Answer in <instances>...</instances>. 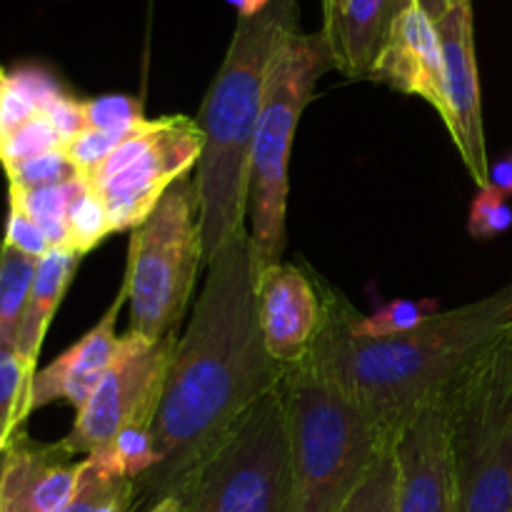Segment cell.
I'll list each match as a JSON object with an SVG mask.
<instances>
[{
    "label": "cell",
    "mask_w": 512,
    "mask_h": 512,
    "mask_svg": "<svg viewBox=\"0 0 512 512\" xmlns=\"http://www.w3.org/2000/svg\"><path fill=\"white\" fill-rule=\"evenodd\" d=\"M440 45L445 60V95H448V125L453 143L473 175L478 188L490 183V160L485 145L483 98H480L478 58H475L473 0H458L438 20Z\"/></svg>",
    "instance_id": "cell-11"
},
{
    "label": "cell",
    "mask_w": 512,
    "mask_h": 512,
    "mask_svg": "<svg viewBox=\"0 0 512 512\" xmlns=\"http://www.w3.org/2000/svg\"><path fill=\"white\" fill-rule=\"evenodd\" d=\"M83 460L63 443H33L20 430L5 448L0 475V512H65L80 483Z\"/></svg>",
    "instance_id": "cell-14"
},
{
    "label": "cell",
    "mask_w": 512,
    "mask_h": 512,
    "mask_svg": "<svg viewBox=\"0 0 512 512\" xmlns=\"http://www.w3.org/2000/svg\"><path fill=\"white\" fill-rule=\"evenodd\" d=\"M395 500H398V460H395V448L390 445L380 453L340 512H395Z\"/></svg>",
    "instance_id": "cell-23"
},
{
    "label": "cell",
    "mask_w": 512,
    "mask_h": 512,
    "mask_svg": "<svg viewBox=\"0 0 512 512\" xmlns=\"http://www.w3.org/2000/svg\"><path fill=\"white\" fill-rule=\"evenodd\" d=\"M80 258L83 255H78L70 248H50V253L38 260L28 305H25L23 320H20L18 343H15L18 355L33 370L35 363H38L40 348H43L45 333L50 328V320H53L65 290H68L70 280H73Z\"/></svg>",
    "instance_id": "cell-18"
},
{
    "label": "cell",
    "mask_w": 512,
    "mask_h": 512,
    "mask_svg": "<svg viewBox=\"0 0 512 512\" xmlns=\"http://www.w3.org/2000/svg\"><path fill=\"white\" fill-rule=\"evenodd\" d=\"M348 315L325 308V325L303 363L365 410L388 445L398 430L448 393L512 330V280L498 293L435 313L420 328L383 340L353 338Z\"/></svg>",
    "instance_id": "cell-2"
},
{
    "label": "cell",
    "mask_w": 512,
    "mask_h": 512,
    "mask_svg": "<svg viewBox=\"0 0 512 512\" xmlns=\"http://www.w3.org/2000/svg\"><path fill=\"white\" fill-rule=\"evenodd\" d=\"M68 233L70 250H75L78 255L90 253L95 245H100L110 233H113L108 210H105L103 198L95 193L93 185H88V188L70 203Z\"/></svg>",
    "instance_id": "cell-24"
},
{
    "label": "cell",
    "mask_w": 512,
    "mask_h": 512,
    "mask_svg": "<svg viewBox=\"0 0 512 512\" xmlns=\"http://www.w3.org/2000/svg\"><path fill=\"white\" fill-rule=\"evenodd\" d=\"M373 80L405 95L428 100L443 120L448 115L445 60L438 25L415 0L395 20L393 33L375 65Z\"/></svg>",
    "instance_id": "cell-15"
},
{
    "label": "cell",
    "mask_w": 512,
    "mask_h": 512,
    "mask_svg": "<svg viewBox=\"0 0 512 512\" xmlns=\"http://www.w3.org/2000/svg\"><path fill=\"white\" fill-rule=\"evenodd\" d=\"M443 398L455 512H512V330Z\"/></svg>",
    "instance_id": "cell-6"
},
{
    "label": "cell",
    "mask_w": 512,
    "mask_h": 512,
    "mask_svg": "<svg viewBox=\"0 0 512 512\" xmlns=\"http://www.w3.org/2000/svg\"><path fill=\"white\" fill-rule=\"evenodd\" d=\"M88 185V175H80V178L63 185H48V188H15V185H10V208L28 215L43 230L50 248H70L68 208Z\"/></svg>",
    "instance_id": "cell-19"
},
{
    "label": "cell",
    "mask_w": 512,
    "mask_h": 512,
    "mask_svg": "<svg viewBox=\"0 0 512 512\" xmlns=\"http://www.w3.org/2000/svg\"><path fill=\"white\" fill-rule=\"evenodd\" d=\"M512 228V208L505 200V195L500 190H495L493 185H485L478 190L473 205H470V218H468V230L473 238L478 240H490L495 235L505 233Z\"/></svg>",
    "instance_id": "cell-29"
},
{
    "label": "cell",
    "mask_w": 512,
    "mask_h": 512,
    "mask_svg": "<svg viewBox=\"0 0 512 512\" xmlns=\"http://www.w3.org/2000/svg\"><path fill=\"white\" fill-rule=\"evenodd\" d=\"M178 500L190 512H290L293 468L280 388L240 418Z\"/></svg>",
    "instance_id": "cell-8"
},
{
    "label": "cell",
    "mask_w": 512,
    "mask_h": 512,
    "mask_svg": "<svg viewBox=\"0 0 512 512\" xmlns=\"http://www.w3.org/2000/svg\"><path fill=\"white\" fill-rule=\"evenodd\" d=\"M488 185H493L495 190H500L505 198L512 195V155L500 160L498 165H490V183Z\"/></svg>",
    "instance_id": "cell-36"
},
{
    "label": "cell",
    "mask_w": 512,
    "mask_h": 512,
    "mask_svg": "<svg viewBox=\"0 0 512 512\" xmlns=\"http://www.w3.org/2000/svg\"><path fill=\"white\" fill-rule=\"evenodd\" d=\"M83 113L90 130H135L148 120L140 98L125 93L83 100Z\"/></svg>",
    "instance_id": "cell-27"
},
{
    "label": "cell",
    "mask_w": 512,
    "mask_h": 512,
    "mask_svg": "<svg viewBox=\"0 0 512 512\" xmlns=\"http://www.w3.org/2000/svg\"><path fill=\"white\" fill-rule=\"evenodd\" d=\"M145 512H190V510L185 508L178 498H163L160 503H155L153 508L145 510Z\"/></svg>",
    "instance_id": "cell-38"
},
{
    "label": "cell",
    "mask_w": 512,
    "mask_h": 512,
    "mask_svg": "<svg viewBox=\"0 0 512 512\" xmlns=\"http://www.w3.org/2000/svg\"><path fill=\"white\" fill-rule=\"evenodd\" d=\"M398 500L395 512H455L448 408L440 395L395 435Z\"/></svg>",
    "instance_id": "cell-12"
},
{
    "label": "cell",
    "mask_w": 512,
    "mask_h": 512,
    "mask_svg": "<svg viewBox=\"0 0 512 512\" xmlns=\"http://www.w3.org/2000/svg\"><path fill=\"white\" fill-rule=\"evenodd\" d=\"M3 243L13 245L20 253L30 255V258L40 260L50 253V243L45 238L43 230L33 223L25 213L10 208L8 210V223H5V240Z\"/></svg>",
    "instance_id": "cell-32"
},
{
    "label": "cell",
    "mask_w": 512,
    "mask_h": 512,
    "mask_svg": "<svg viewBox=\"0 0 512 512\" xmlns=\"http://www.w3.org/2000/svg\"><path fill=\"white\" fill-rule=\"evenodd\" d=\"M293 503L290 512H340L390 448L358 403L310 363L285 368Z\"/></svg>",
    "instance_id": "cell-4"
},
{
    "label": "cell",
    "mask_w": 512,
    "mask_h": 512,
    "mask_svg": "<svg viewBox=\"0 0 512 512\" xmlns=\"http://www.w3.org/2000/svg\"><path fill=\"white\" fill-rule=\"evenodd\" d=\"M178 335L150 343L140 335H123L118 355L78 410L73 430L60 440L70 455L88 458L105 448L125 425H153L163 398L165 375L173 360Z\"/></svg>",
    "instance_id": "cell-10"
},
{
    "label": "cell",
    "mask_w": 512,
    "mask_h": 512,
    "mask_svg": "<svg viewBox=\"0 0 512 512\" xmlns=\"http://www.w3.org/2000/svg\"><path fill=\"white\" fill-rule=\"evenodd\" d=\"M203 130L188 115L145 120L93 175L95 193L103 198L110 228H138L155 210L165 190L198 165Z\"/></svg>",
    "instance_id": "cell-9"
},
{
    "label": "cell",
    "mask_w": 512,
    "mask_h": 512,
    "mask_svg": "<svg viewBox=\"0 0 512 512\" xmlns=\"http://www.w3.org/2000/svg\"><path fill=\"white\" fill-rule=\"evenodd\" d=\"M63 148V140L55 133L53 123L48 120V115L38 113L28 120V123L20 125L18 130L8 135V138L0 140V163H20V160L35 158V155L50 153V150Z\"/></svg>",
    "instance_id": "cell-26"
},
{
    "label": "cell",
    "mask_w": 512,
    "mask_h": 512,
    "mask_svg": "<svg viewBox=\"0 0 512 512\" xmlns=\"http://www.w3.org/2000/svg\"><path fill=\"white\" fill-rule=\"evenodd\" d=\"M138 130V128H135ZM135 130H83L78 138L63 145L65 155L70 163L80 170L83 175H93Z\"/></svg>",
    "instance_id": "cell-28"
},
{
    "label": "cell",
    "mask_w": 512,
    "mask_h": 512,
    "mask_svg": "<svg viewBox=\"0 0 512 512\" xmlns=\"http://www.w3.org/2000/svg\"><path fill=\"white\" fill-rule=\"evenodd\" d=\"M128 303V295L120 288L118 298L110 303L95 328H90L73 348L65 350L45 370H38L30 385V413L53 400H68L75 410L85 405L95 385L100 383L118 355L120 338L115 333V320L120 308Z\"/></svg>",
    "instance_id": "cell-16"
},
{
    "label": "cell",
    "mask_w": 512,
    "mask_h": 512,
    "mask_svg": "<svg viewBox=\"0 0 512 512\" xmlns=\"http://www.w3.org/2000/svg\"><path fill=\"white\" fill-rule=\"evenodd\" d=\"M8 80H10V73H5V70L0 68V100H3L5 88H8Z\"/></svg>",
    "instance_id": "cell-39"
},
{
    "label": "cell",
    "mask_w": 512,
    "mask_h": 512,
    "mask_svg": "<svg viewBox=\"0 0 512 512\" xmlns=\"http://www.w3.org/2000/svg\"><path fill=\"white\" fill-rule=\"evenodd\" d=\"M38 260L0 243V348L15 350Z\"/></svg>",
    "instance_id": "cell-20"
},
{
    "label": "cell",
    "mask_w": 512,
    "mask_h": 512,
    "mask_svg": "<svg viewBox=\"0 0 512 512\" xmlns=\"http://www.w3.org/2000/svg\"><path fill=\"white\" fill-rule=\"evenodd\" d=\"M48 115V120L53 123L55 133L60 135V140L70 143L73 138H78L83 130H88V123H85V113H83V100H75L73 95L65 93L63 98L55 100L48 110H43Z\"/></svg>",
    "instance_id": "cell-33"
},
{
    "label": "cell",
    "mask_w": 512,
    "mask_h": 512,
    "mask_svg": "<svg viewBox=\"0 0 512 512\" xmlns=\"http://www.w3.org/2000/svg\"><path fill=\"white\" fill-rule=\"evenodd\" d=\"M258 320L270 358L283 368L300 365L325 325V308L300 268L275 263L255 278Z\"/></svg>",
    "instance_id": "cell-13"
},
{
    "label": "cell",
    "mask_w": 512,
    "mask_h": 512,
    "mask_svg": "<svg viewBox=\"0 0 512 512\" xmlns=\"http://www.w3.org/2000/svg\"><path fill=\"white\" fill-rule=\"evenodd\" d=\"M10 83H13L15 88L23 90V93L33 100L35 108H38L40 113L48 110L55 100L65 95V90L60 88L58 80H55L48 70L35 68V65H23V68L13 70V73H10Z\"/></svg>",
    "instance_id": "cell-31"
},
{
    "label": "cell",
    "mask_w": 512,
    "mask_h": 512,
    "mask_svg": "<svg viewBox=\"0 0 512 512\" xmlns=\"http://www.w3.org/2000/svg\"><path fill=\"white\" fill-rule=\"evenodd\" d=\"M413 0H323L333 65L355 80H373L375 65L400 18Z\"/></svg>",
    "instance_id": "cell-17"
},
{
    "label": "cell",
    "mask_w": 512,
    "mask_h": 512,
    "mask_svg": "<svg viewBox=\"0 0 512 512\" xmlns=\"http://www.w3.org/2000/svg\"><path fill=\"white\" fill-rule=\"evenodd\" d=\"M135 503V483L133 480H123L103 503L98 505L95 512H133Z\"/></svg>",
    "instance_id": "cell-35"
},
{
    "label": "cell",
    "mask_w": 512,
    "mask_h": 512,
    "mask_svg": "<svg viewBox=\"0 0 512 512\" xmlns=\"http://www.w3.org/2000/svg\"><path fill=\"white\" fill-rule=\"evenodd\" d=\"M35 373L38 370L30 368L18 350L0 348V453L30 415V385Z\"/></svg>",
    "instance_id": "cell-21"
},
{
    "label": "cell",
    "mask_w": 512,
    "mask_h": 512,
    "mask_svg": "<svg viewBox=\"0 0 512 512\" xmlns=\"http://www.w3.org/2000/svg\"><path fill=\"white\" fill-rule=\"evenodd\" d=\"M333 65L325 33L288 30L273 55L250 153V248L255 273L280 263L288 218V165L300 115Z\"/></svg>",
    "instance_id": "cell-5"
},
{
    "label": "cell",
    "mask_w": 512,
    "mask_h": 512,
    "mask_svg": "<svg viewBox=\"0 0 512 512\" xmlns=\"http://www.w3.org/2000/svg\"><path fill=\"white\" fill-rule=\"evenodd\" d=\"M298 28V0H273L238 18L230 48L198 113L203 153L195 165L205 265L245 230L250 205V153L263 110L273 55L288 30Z\"/></svg>",
    "instance_id": "cell-3"
},
{
    "label": "cell",
    "mask_w": 512,
    "mask_h": 512,
    "mask_svg": "<svg viewBox=\"0 0 512 512\" xmlns=\"http://www.w3.org/2000/svg\"><path fill=\"white\" fill-rule=\"evenodd\" d=\"M438 310V300L423 298V300H393V303L383 305L380 310H375L373 315H365V318H355L348 315L345 320V328L353 338L363 340H383V338H395V335L410 333V330L420 328L425 320L433 318Z\"/></svg>",
    "instance_id": "cell-22"
},
{
    "label": "cell",
    "mask_w": 512,
    "mask_h": 512,
    "mask_svg": "<svg viewBox=\"0 0 512 512\" xmlns=\"http://www.w3.org/2000/svg\"><path fill=\"white\" fill-rule=\"evenodd\" d=\"M255 278L250 233L240 230L208 263L175 345L153 420L158 463L135 480L133 512L178 498L240 418L283 383L285 368L270 358L260 330Z\"/></svg>",
    "instance_id": "cell-1"
},
{
    "label": "cell",
    "mask_w": 512,
    "mask_h": 512,
    "mask_svg": "<svg viewBox=\"0 0 512 512\" xmlns=\"http://www.w3.org/2000/svg\"><path fill=\"white\" fill-rule=\"evenodd\" d=\"M123 480L128 478H118V475L108 473L105 468H100L93 458H83V470H80V483L78 490H75L73 503L68 505L65 512H95L98 505L118 488Z\"/></svg>",
    "instance_id": "cell-30"
},
{
    "label": "cell",
    "mask_w": 512,
    "mask_h": 512,
    "mask_svg": "<svg viewBox=\"0 0 512 512\" xmlns=\"http://www.w3.org/2000/svg\"><path fill=\"white\" fill-rule=\"evenodd\" d=\"M3 463H5V450L0 453V475H3Z\"/></svg>",
    "instance_id": "cell-40"
},
{
    "label": "cell",
    "mask_w": 512,
    "mask_h": 512,
    "mask_svg": "<svg viewBox=\"0 0 512 512\" xmlns=\"http://www.w3.org/2000/svg\"><path fill=\"white\" fill-rule=\"evenodd\" d=\"M38 113L40 110L35 108L33 100L8 80V88H5L3 100H0V140L8 138L13 130H18L20 125L28 123Z\"/></svg>",
    "instance_id": "cell-34"
},
{
    "label": "cell",
    "mask_w": 512,
    "mask_h": 512,
    "mask_svg": "<svg viewBox=\"0 0 512 512\" xmlns=\"http://www.w3.org/2000/svg\"><path fill=\"white\" fill-rule=\"evenodd\" d=\"M203 258L195 178L170 185L153 213L133 228L123 290L130 330L150 343L178 335Z\"/></svg>",
    "instance_id": "cell-7"
},
{
    "label": "cell",
    "mask_w": 512,
    "mask_h": 512,
    "mask_svg": "<svg viewBox=\"0 0 512 512\" xmlns=\"http://www.w3.org/2000/svg\"><path fill=\"white\" fill-rule=\"evenodd\" d=\"M415 3L425 10V15H428L430 20H435V23H438V20L443 18V15L448 13V10L453 8L458 0H415Z\"/></svg>",
    "instance_id": "cell-37"
},
{
    "label": "cell",
    "mask_w": 512,
    "mask_h": 512,
    "mask_svg": "<svg viewBox=\"0 0 512 512\" xmlns=\"http://www.w3.org/2000/svg\"><path fill=\"white\" fill-rule=\"evenodd\" d=\"M5 175H8V185H15V188H48V185L70 183L83 173L70 163L65 150L58 148L20 160V163L5 165Z\"/></svg>",
    "instance_id": "cell-25"
}]
</instances>
